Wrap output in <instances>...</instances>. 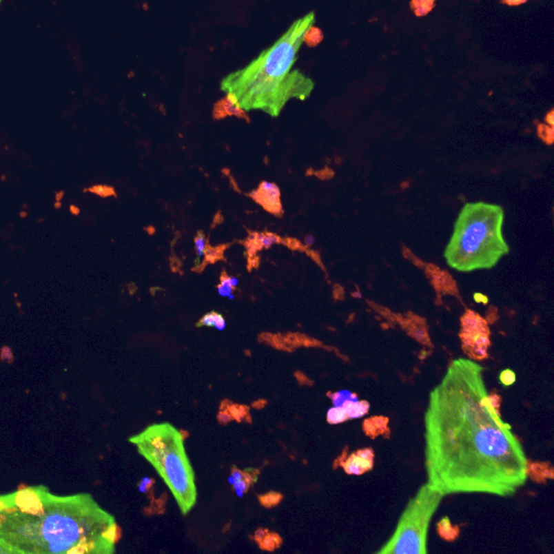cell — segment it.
Here are the masks:
<instances>
[{
	"label": "cell",
	"mask_w": 554,
	"mask_h": 554,
	"mask_svg": "<svg viewBox=\"0 0 554 554\" xmlns=\"http://www.w3.org/2000/svg\"><path fill=\"white\" fill-rule=\"evenodd\" d=\"M483 366L451 360L429 396L424 413V466L442 494L513 496L529 478L521 442L487 393Z\"/></svg>",
	"instance_id": "6da1fadb"
},
{
	"label": "cell",
	"mask_w": 554,
	"mask_h": 554,
	"mask_svg": "<svg viewBox=\"0 0 554 554\" xmlns=\"http://www.w3.org/2000/svg\"><path fill=\"white\" fill-rule=\"evenodd\" d=\"M119 533L90 494L58 496L38 485L0 495V540L18 554H111Z\"/></svg>",
	"instance_id": "7a4b0ae2"
},
{
	"label": "cell",
	"mask_w": 554,
	"mask_h": 554,
	"mask_svg": "<svg viewBox=\"0 0 554 554\" xmlns=\"http://www.w3.org/2000/svg\"><path fill=\"white\" fill-rule=\"evenodd\" d=\"M314 12L292 23L270 48L247 66L222 79L220 88L232 94L244 111L259 110L277 117L290 99L305 101L314 83L299 70H292L303 43V35L314 24Z\"/></svg>",
	"instance_id": "3957f363"
},
{
	"label": "cell",
	"mask_w": 554,
	"mask_h": 554,
	"mask_svg": "<svg viewBox=\"0 0 554 554\" xmlns=\"http://www.w3.org/2000/svg\"><path fill=\"white\" fill-rule=\"evenodd\" d=\"M504 220L498 205L466 203L444 252L447 265L466 273L496 267L510 252L502 234Z\"/></svg>",
	"instance_id": "277c9868"
},
{
	"label": "cell",
	"mask_w": 554,
	"mask_h": 554,
	"mask_svg": "<svg viewBox=\"0 0 554 554\" xmlns=\"http://www.w3.org/2000/svg\"><path fill=\"white\" fill-rule=\"evenodd\" d=\"M129 442L155 468L187 515L196 504L197 489L181 432L168 422L154 423Z\"/></svg>",
	"instance_id": "5b68a950"
},
{
	"label": "cell",
	"mask_w": 554,
	"mask_h": 554,
	"mask_svg": "<svg viewBox=\"0 0 554 554\" xmlns=\"http://www.w3.org/2000/svg\"><path fill=\"white\" fill-rule=\"evenodd\" d=\"M444 495L426 483L409 500L389 542L379 554H426L429 525Z\"/></svg>",
	"instance_id": "8992f818"
},
{
	"label": "cell",
	"mask_w": 554,
	"mask_h": 554,
	"mask_svg": "<svg viewBox=\"0 0 554 554\" xmlns=\"http://www.w3.org/2000/svg\"><path fill=\"white\" fill-rule=\"evenodd\" d=\"M461 329L459 337L462 349L473 360H482L487 358V350L491 345L489 325L485 318L472 310H466L460 318Z\"/></svg>",
	"instance_id": "52a82bcc"
},
{
	"label": "cell",
	"mask_w": 554,
	"mask_h": 554,
	"mask_svg": "<svg viewBox=\"0 0 554 554\" xmlns=\"http://www.w3.org/2000/svg\"><path fill=\"white\" fill-rule=\"evenodd\" d=\"M240 243L244 245L245 249H246L248 271L252 272L254 269L259 267V252L269 249L272 247L273 245H285L286 237H282L275 233L267 232V231H265V232L248 231L247 238L240 240Z\"/></svg>",
	"instance_id": "ba28073f"
},
{
	"label": "cell",
	"mask_w": 554,
	"mask_h": 554,
	"mask_svg": "<svg viewBox=\"0 0 554 554\" xmlns=\"http://www.w3.org/2000/svg\"><path fill=\"white\" fill-rule=\"evenodd\" d=\"M280 189L276 183L263 181L257 189L250 192L248 197L256 204L263 207L265 212L273 214L274 217L282 218L284 216L282 201H280Z\"/></svg>",
	"instance_id": "9c48e42d"
},
{
	"label": "cell",
	"mask_w": 554,
	"mask_h": 554,
	"mask_svg": "<svg viewBox=\"0 0 554 554\" xmlns=\"http://www.w3.org/2000/svg\"><path fill=\"white\" fill-rule=\"evenodd\" d=\"M345 471L353 475H360L371 470L373 466V451L371 449H360L345 459L342 464Z\"/></svg>",
	"instance_id": "30bf717a"
},
{
	"label": "cell",
	"mask_w": 554,
	"mask_h": 554,
	"mask_svg": "<svg viewBox=\"0 0 554 554\" xmlns=\"http://www.w3.org/2000/svg\"><path fill=\"white\" fill-rule=\"evenodd\" d=\"M212 116L216 121L225 119V117L235 116L237 119H242L250 123V119L247 113L244 110L240 109V106L237 103L232 94H227L225 98L221 99L217 103L214 104L212 110Z\"/></svg>",
	"instance_id": "8fae6325"
},
{
	"label": "cell",
	"mask_w": 554,
	"mask_h": 554,
	"mask_svg": "<svg viewBox=\"0 0 554 554\" xmlns=\"http://www.w3.org/2000/svg\"><path fill=\"white\" fill-rule=\"evenodd\" d=\"M232 244H223L219 245V246H210L209 244L207 245L206 249H205L204 252V260H203L202 263L199 265L198 271L197 273H202L203 271L205 270V267H207L208 265H214V263H218V261H225V252L229 247Z\"/></svg>",
	"instance_id": "7c38bea8"
},
{
	"label": "cell",
	"mask_w": 554,
	"mask_h": 554,
	"mask_svg": "<svg viewBox=\"0 0 554 554\" xmlns=\"http://www.w3.org/2000/svg\"><path fill=\"white\" fill-rule=\"evenodd\" d=\"M204 326L205 327L217 328L218 330L222 331L227 327V322L220 313L212 311V312L207 313L197 322L196 327H204Z\"/></svg>",
	"instance_id": "4fadbf2b"
},
{
	"label": "cell",
	"mask_w": 554,
	"mask_h": 554,
	"mask_svg": "<svg viewBox=\"0 0 554 554\" xmlns=\"http://www.w3.org/2000/svg\"><path fill=\"white\" fill-rule=\"evenodd\" d=\"M342 407L348 413L349 419H354L360 418V417L365 416L369 411L371 405L366 401H349Z\"/></svg>",
	"instance_id": "5bb4252c"
},
{
	"label": "cell",
	"mask_w": 554,
	"mask_h": 554,
	"mask_svg": "<svg viewBox=\"0 0 554 554\" xmlns=\"http://www.w3.org/2000/svg\"><path fill=\"white\" fill-rule=\"evenodd\" d=\"M195 252H196V258L194 260V267H192L193 272L197 273L199 265L202 263L203 257H204L205 249H206L207 245L209 244L207 240L206 235L203 231H198L194 237Z\"/></svg>",
	"instance_id": "9a60e30c"
},
{
	"label": "cell",
	"mask_w": 554,
	"mask_h": 554,
	"mask_svg": "<svg viewBox=\"0 0 554 554\" xmlns=\"http://www.w3.org/2000/svg\"><path fill=\"white\" fill-rule=\"evenodd\" d=\"M217 289L218 292H219V295L222 296V297H227L229 298V299H234L233 292L236 291V290H235L234 288L231 286L229 276L227 275L225 269L222 270L221 275H220V283L217 286Z\"/></svg>",
	"instance_id": "2e32d148"
},
{
	"label": "cell",
	"mask_w": 554,
	"mask_h": 554,
	"mask_svg": "<svg viewBox=\"0 0 554 554\" xmlns=\"http://www.w3.org/2000/svg\"><path fill=\"white\" fill-rule=\"evenodd\" d=\"M328 396H331V400H333L334 406H335V407H342V406L349 401H360L358 396L349 390L339 391V392H336V393L334 394L330 393L328 394Z\"/></svg>",
	"instance_id": "e0dca14e"
},
{
	"label": "cell",
	"mask_w": 554,
	"mask_h": 554,
	"mask_svg": "<svg viewBox=\"0 0 554 554\" xmlns=\"http://www.w3.org/2000/svg\"><path fill=\"white\" fill-rule=\"evenodd\" d=\"M322 34L320 28L311 26L307 28L305 35H303V43H307L309 47H315L322 41Z\"/></svg>",
	"instance_id": "ac0fdd59"
},
{
	"label": "cell",
	"mask_w": 554,
	"mask_h": 554,
	"mask_svg": "<svg viewBox=\"0 0 554 554\" xmlns=\"http://www.w3.org/2000/svg\"><path fill=\"white\" fill-rule=\"evenodd\" d=\"M280 544H282L280 537L276 534H270V533H267L263 540L259 542L261 549L267 550V551H273V550L280 547Z\"/></svg>",
	"instance_id": "d6986e66"
},
{
	"label": "cell",
	"mask_w": 554,
	"mask_h": 554,
	"mask_svg": "<svg viewBox=\"0 0 554 554\" xmlns=\"http://www.w3.org/2000/svg\"><path fill=\"white\" fill-rule=\"evenodd\" d=\"M349 420V416L343 407H333L327 413V421L330 424H338Z\"/></svg>",
	"instance_id": "ffe728a7"
},
{
	"label": "cell",
	"mask_w": 554,
	"mask_h": 554,
	"mask_svg": "<svg viewBox=\"0 0 554 554\" xmlns=\"http://www.w3.org/2000/svg\"><path fill=\"white\" fill-rule=\"evenodd\" d=\"M435 0H413L411 8L418 17L428 14L434 7Z\"/></svg>",
	"instance_id": "44dd1931"
},
{
	"label": "cell",
	"mask_w": 554,
	"mask_h": 554,
	"mask_svg": "<svg viewBox=\"0 0 554 554\" xmlns=\"http://www.w3.org/2000/svg\"><path fill=\"white\" fill-rule=\"evenodd\" d=\"M85 192H90V193H94V194L98 195V196L103 197H117L116 191L114 189L113 187H110V185H94V187H89V189H85Z\"/></svg>",
	"instance_id": "7402d4cb"
},
{
	"label": "cell",
	"mask_w": 554,
	"mask_h": 554,
	"mask_svg": "<svg viewBox=\"0 0 554 554\" xmlns=\"http://www.w3.org/2000/svg\"><path fill=\"white\" fill-rule=\"evenodd\" d=\"M438 533L444 532V531L449 533L447 536H446V540H456L457 536H458V527L451 529V524L449 517H444L441 522H438Z\"/></svg>",
	"instance_id": "603a6c76"
},
{
	"label": "cell",
	"mask_w": 554,
	"mask_h": 554,
	"mask_svg": "<svg viewBox=\"0 0 554 554\" xmlns=\"http://www.w3.org/2000/svg\"><path fill=\"white\" fill-rule=\"evenodd\" d=\"M282 499L283 496L280 493H267V494L259 497L261 504L263 506H267V508H272V506H276V504H280Z\"/></svg>",
	"instance_id": "cb8c5ba5"
},
{
	"label": "cell",
	"mask_w": 554,
	"mask_h": 554,
	"mask_svg": "<svg viewBox=\"0 0 554 554\" xmlns=\"http://www.w3.org/2000/svg\"><path fill=\"white\" fill-rule=\"evenodd\" d=\"M229 411V415H231L232 418L240 421L242 420L243 417H245L246 413H247L248 409H246L245 406L232 405V404H231V407L229 406V411Z\"/></svg>",
	"instance_id": "d4e9b609"
},
{
	"label": "cell",
	"mask_w": 554,
	"mask_h": 554,
	"mask_svg": "<svg viewBox=\"0 0 554 554\" xmlns=\"http://www.w3.org/2000/svg\"><path fill=\"white\" fill-rule=\"evenodd\" d=\"M499 379L504 386H511L515 382V373L511 369H506V371H502Z\"/></svg>",
	"instance_id": "484cf974"
},
{
	"label": "cell",
	"mask_w": 554,
	"mask_h": 554,
	"mask_svg": "<svg viewBox=\"0 0 554 554\" xmlns=\"http://www.w3.org/2000/svg\"><path fill=\"white\" fill-rule=\"evenodd\" d=\"M252 485L249 481L247 480H242V481L236 482V483L233 485L234 486L235 493H236L237 496L243 497L244 496L245 493L249 489V486Z\"/></svg>",
	"instance_id": "4316f807"
},
{
	"label": "cell",
	"mask_w": 554,
	"mask_h": 554,
	"mask_svg": "<svg viewBox=\"0 0 554 554\" xmlns=\"http://www.w3.org/2000/svg\"><path fill=\"white\" fill-rule=\"evenodd\" d=\"M245 479H246V476H245L244 471H240V470H238L236 466H233L232 473H231V475L229 476V484H231V485H234L236 482L242 481V480Z\"/></svg>",
	"instance_id": "83f0119b"
},
{
	"label": "cell",
	"mask_w": 554,
	"mask_h": 554,
	"mask_svg": "<svg viewBox=\"0 0 554 554\" xmlns=\"http://www.w3.org/2000/svg\"><path fill=\"white\" fill-rule=\"evenodd\" d=\"M154 480L150 479V478H143L141 481L138 482V491H141V493H146V491H149L152 486H153Z\"/></svg>",
	"instance_id": "f1b7e54d"
},
{
	"label": "cell",
	"mask_w": 554,
	"mask_h": 554,
	"mask_svg": "<svg viewBox=\"0 0 554 554\" xmlns=\"http://www.w3.org/2000/svg\"><path fill=\"white\" fill-rule=\"evenodd\" d=\"M0 554H18V552L0 540Z\"/></svg>",
	"instance_id": "f546056e"
},
{
	"label": "cell",
	"mask_w": 554,
	"mask_h": 554,
	"mask_svg": "<svg viewBox=\"0 0 554 554\" xmlns=\"http://www.w3.org/2000/svg\"><path fill=\"white\" fill-rule=\"evenodd\" d=\"M231 419H232V417L229 415V411H223L219 413V420L221 421L222 423L229 422Z\"/></svg>",
	"instance_id": "4dcf8cb0"
},
{
	"label": "cell",
	"mask_w": 554,
	"mask_h": 554,
	"mask_svg": "<svg viewBox=\"0 0 554 554\" xmlns=\"http://www.w3.org/2000/svg\"><path fill=\"white\" fill-rule=\"evenodd\" d=\"M504 3L509 6H519L526 3L527 0H502Z\"/></svg>",
	"instance_id": "1f68e13d"
},
{
	"label": "cell",
	"mask_w": 554,
	"mask_h": 554,
	"mask_svg": "<svg viewBox=\"0 0 554 554\" xmlns=\"http://www.w3.org/2000/svg\"><path fill=\"white\" fill-rule=\"evenodd\" d=\"M267 534V532L265 529H258L257 532H256V540L259 542Z\"/></svg>",
	"instance_id": "d6a6232c"
},
{
	"label": "cell",
	"mask_w": 554,
	"mask_h": 554,
	"mask_svg": "<svg viewBox=\"0 0 554 554\" xmlns=\"http://www.w3.org/2000/svg\"><path fill=\"white\" fill-rule=\"evenodd\" d=\"M229 282H231V286H232V287L236 290L237 286H238V284H240V280H238V278L235 276H229Z\"/></svg>",
	"instance_id": "836d02e7"
},
{
	"label": "cell",
	"mask_w": 554,
	"mask_h": 554,
	"mask_svg": "<svg viewBox=\"0 0 554 554\" xmlns=\"http://www.w3.org/2000/svg\"><path fill=\"white\" fill-rule=\"evenodd\" d=\"M552 115H553V112L552 111L550 112L549 114H548V121H549L550 126L551 127L553 126V121H552Z\"/></svg>",
	"instance_id": "e575fe53"
},
{
	"label": "cell",
	"mask_w": 554,
	"mask_h": 554,
	"mask_svg": "<svg viewBox=\"0 0 554 554\" xmlns=\"http://www.w3.org/2000/svg\"><path fill=\"white\" fill-rule=\"evenodd\" d=\"M313 242H314V240H313L312 236H309L305 238V243H307V244L311 245L313 244Z\"/></svg>",
	"instance_id": "d590c367"
},
{
	"label": "cell",
	"mask_w": 554,
	"mask_h": 554,
	"mask_svg": "<svg viewBox=\"0 0 554 554\" xmlns=\"http://www.w3.org/2000/svg\"><path fill=\"white\" fill-rule=\"evenodd\" d=\"M1 1H3V0H0V3H1Z\"/></svg>",
	"instance_id": "8d00e7d4"
}]
</instances>
